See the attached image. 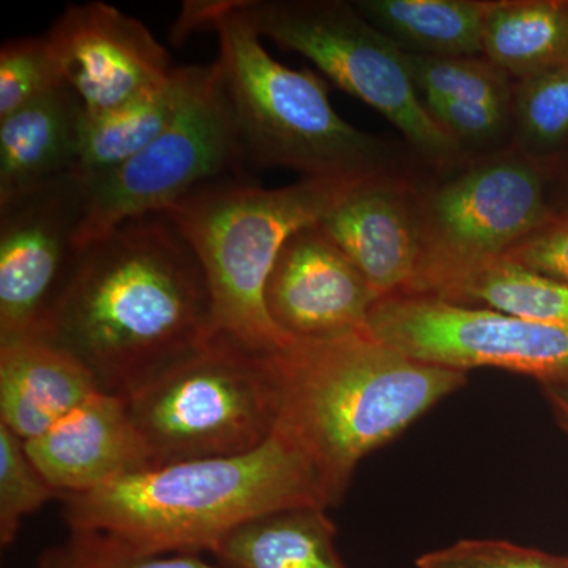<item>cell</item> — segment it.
<instances>
[{
  "label": "cell",
  "instance_id": "cell-1",
  "mask_svg": "<svg viewBox=\"0 0 568 568\" xmlns=\"http://www.w3.org/2000/svg\"><path fill=\"white\" fill-rule=\"evenodd\" d=\"M215 336L203 265L164 215L115 227L78 254L39 338L126 398Z\"/></svg>",
  "mask_w": 568,
  "mask_h": 568
},
{
  "label": "cell",
  "instance_id": "cell-2",
  "mask_svg": "<svg viewBox=\"0 0 568 568\" xmlns=\"http://www.w3.org/2000/svg\"><path fill=\"white\" fill-rule=\"evenodd\" d=\"M276 429L312 459L327 506L345 496L355 467L465 386L458 369L422 364L362 331L291 339L267 353Z\"/></svg>",
  "mask_w": 568,
  "mask_h": 568
},
{
  "label": "cell",
  "instance_id": "cell-3",
  "mask_svg": "<svg viewBox=\"0 0 568 568\" xmlns=\"http://www.w3.org/2000/svg\"><path fill=\"white\" fill-rule=\"evenodd\" d=\"M63 500L70 530L152 555L213 552L227 534L271 511L328 507L312 459L276 428L248 454L151 467Z\"/></svg>",
  "mask_w": 568,
  "mask_h": 568
},
{
  "label": "cell",
  "instance_id": "cell-4",
  "mask_svg": "<svg viewBox=\"0 0 568 568\" xmlns=\"http://www.w3.org/2000/svg\"><path fill=\"white\" fill-rule=\"evenodd\" d=\"M375 179H302L274 190L215 179L168 207L162 215L203 265L215 335L230 336L256 353L286 346L291 338L278 331L264 301L276 257L295 231L320 222Z\"/></svg>",
  "mask_w": 568,
  "mask_h": 568
},
{
  "label": "cell",
  "instance_id": "cell-5",
  "mask_svg": "<svg viewBox=\"0 0 568 568\" xmlns=\"http://www.w3.org/2000/svg\"><path fill=\"white\" fill-rule=\"evenodd\" d=\"M242 3L227 2L213 32L220 81L246 160L304 179L413 175L390 142L355 129L335 111L316 73L290 69L268 54Z\"/></svg>",
  "mask_w": 568,
  "mask_h": 568
},
{
  "label": "cell",
  "instance_id": "cell-6",
  "mask_svg": "<svg viewBox=\"0 0 568 568\" xmlns=\"http://www.w3.org/2000/svg\"><path fill=\"white\" fill-rule=\"evenodd\" d=\"M125 399L153 467L248 454L278 422L267 353L224 335Z\"/></svg>",
  "mask_w": 568,
  "mask_h": 568
},
{
  "label": "cell",
  "instance_id": "cell-7",
  "mask_svg": "<svg viewBox=\"0 0 568 568\" xmlns=\"http://www.w3.org/2000/svg\"><path fill=\"white\" fill-rule=\"evenodd\" d=\"M242 9L263 39L304 55L339 89L383 114L439 175L474 160L426 110L403 51L354 2L256 0Z\"/></svg>",
  "mask_w": 568,
  "mask_h": 568
},
{
  "label": "cell",
  "instance_id": "cell-8",
  "mask_svg": "<svg viewBox=\"0 0 568 568\" xmlns=\"http://www.w3.org/2000/svg\"><path fill=\"white\" fill-rule=\"evenodd\" d=\"M555 164L514 149L470 160L436 181H416L422 261L406 295L493 263L556 216L549 200Z\"/></svg>",
  "mask_w": 568,
  "mask_h": 568
},
{
  "label": "cell",
  "instance_id": "cell-9",
  "mask_svg": "<svg viewBox=\"0 0 568 568\" xmlns=\"http://www.w3.org/2000/svg\"><path fill=\"white\" fill-rule=\"evenodd\" d=\"M213 65L203 89L155 141L110 174L84 183V209L74 235L78 252L130 220L162 215L185 194L245 162L219 67Z\"/></svg>",
  "mask_w": 568,
  "mask_h": 568
},
{
  "label": "cell",
  "instance_id": "cell-10",
  "mask_svg": "<svg viewBox=\"0 0 568 568\" xmlns=\"http://www.w3.org/2000/svg\"><path fill=\"white\" fill-rule=\"evenodd\" d=\"M366 332L422 364L500 368L568 386V324L536 323L432 295L381 298Z\"/></svg>",
  "mask_w": 568,
  "mask_h": 568
},
{
  "label": "cell",
  "instance_id": "cell-11",
  "mask_svg": "<svg viewBox=\"0 0 568 568\" xmlns=\"http://www.w3.org/2000/svg\"><path fill=\"white\" fill-rule=\"evenodd\" d=\"M78 175L0 204V345L39 338L77 264Z\"/></svg>",
  "mask_w": 568,
  "mask_h": 568
},
{
  "label": "cell",
  "instance_id": "cell-12",
  "mask_svg": "<svg viewBox=\"0 0 568 568\" xmlns=\"http://www.w3.org/2000/svg\"><path fill=\"white\" fill-rule=\"evenodd\" d=\"M47 37L65 84L88 114L132 102L174 71L152 32L108 3L67 7Z\"/></svg>",
  "mask_w": 568,
  "mask_h": 568
},
{
  "label": "cell",
  "instance_id": "cell-13",
  "mask_svg": "<svg viewBox=\"0 0 568 568\" xmlns=\"http://www.w3.org/2000/svg\"><path fill=\"white\" fill-rule=\"evenodd\" d=\"M264 301L287 338L320 339L365 328L379 297L320 223H313L283 245Z\"/></svg>",
  "mask_w": 568,
  "mask_h": 568
},
{
  "label": "cell",
  "instance_id": "cell-14",
  "mask_svg": "<svg viewBox=\"0 0 568 568\" xmlns=\"http://www.w3.org/2000/svg\"><path fill=\"white\" fill-rule=\"evenodd\" d=\"M414 175H386L354 190L320 220L377 297L403 294L422 261Z\"/></svg>",
  "mask_w": 568,
  "mask_h": 568
},
{
  "label": "cell",
  "instance_id": "cell-15",
  "mask_svg": "<svg viewBox=\"0 0 568 568\" xmlns=\"http://www.w3.org/2000/svg\"><path fill=\"white\" fill-rule=\"evenodd\" d=\"M26 452L62 496L84 495L151 469L148 447L122 396L97 392L36 439Z\"/></svg>",
  "mask_w": 568,
  "mask_h": 568
},
{
  "label": "cell",
  "instance_id": "cell-16",
  "mask_svg": "<svg viewBox=\"0 0 568 568\" xmlns=\"http://www.w3.org/2000/svg\"><path fill=\"white\" fill-rule=\"evenodd\" d=\"M100 392L73 355L41 338L0 345V424L36 439Z\"/></svg>",
  "mask_w": 568,
  "mask_h": 568
},
{
  "label": "cell",
  "instance_id": "cell-17",
  "mask_svg": "<svg viewBox=\"0 0 568 568\" xmlns=\"http://www.w3.org/2000/svg\"><path fill=\"white\" fill-rule=\"evenodd\" d=\"M82 114L65 85L0 119V204L77 175Z\"/></svg>",
  "mask_w": 568,
  "mask_h": 568
},
{
  "label": "cell",
  "instance_id": "cell-18",
  "mask_svg": "<svg viewBox=\"0 0 568 568\" xmlns=\"http://www.w3.org/2000/svg\"><path fill=\"white\" fill-rule=\"evenodd\" d=\"M213 69V63L179 67L170 80L142 93L132 102L99 114L84 112L78 178L84 183L97 181L148 148L203 89Z\"/></svg>",
  "mask_w": 568,
  "mask_h": 568
},
{
  "label": "cell",
  "instance_id": "cell-19",
  "mask_svg": "<svg viewBox=\"0 0 568 568\" xmlns=\"http://www.w3.org/2000/svg\"><path fill=\"white\" fill-rule=\"evenodd\" d=\"M324 507L282 508L246 521L216 545L224 568H346Z\"/></svg>",
  "mask_w": 568,
  "mask_h": 568
},
{
  "label": "cell",
  "instance_id": "cell-20",
  "mask_svg": "<svg viewBox=\"0 0 568 568\" xmlns=\"http://www.w3.org/2000/svg\"><path fill=\"white\" fill-rule=\"evenodd\" d=\"M357 10L399 50L424 55H484L493 0H357Z\"/></svg>",
  "mask_w": 568,
  "mask_h": 568
},
{
  "label": "cell",
  "instance_id": "cell-21",
  "mask_svg": "<svg viewBox=\"0 0 568 568\" xmlns=\"http://www.w3.org/2000/svg\"><path fill=\"white\" fill-rule=\"evenodd\" d=\"M481 54L515 81L568 63L567 0H493Z\"/></svg>",
  "mask_w": 568,
  "mask_h": 568
},
{
  "label": "cell",
  "instance_id": "cell-22",
  "mask_svg": "<svg viewBox=\"0 0 568 568\" xmlns=\"http://www.w3.org/2000/svg\"><path fill=\"white\" fill-rule=\"evenodd\" d=\"M428 295L519 320L568 324V284L504 260L454 276Z\"/></svg>",
  "mask_w": 568,
  "mask_h": 568
},
{
  "label": "cell",
  "instance_id": "cell-23",
  "mask_svg": "<svg viewBox=\"0 0 568 568\" xmlns=\"http://www.w3.org/2000/svg\"><path fill=\"white\" fill-rule=\"evenodd\" d=\"M510 145L523 155L558 164L568 145V63L515 84Z\"/></svg>",
  "mask_w": 568,
  "mask_h": 568
},
{
  "label": "cell",
  "instance_id": "cell-24",
  "mask_svg": "<svg viewBox=\"0 0 568 568\" xmlns=\"http://www.w3.org/2000/svg\"><path fill=\"white\" fill-rule=\"evenodd\" d=\"M422 100L489 104L510 111L517 81L485 55H424L403 51Z\"/></svg>",
  "mask_w": 568,
  "mask_h": 568
},
{
  "label": "cell",
  "instance_id": "cell-25",
  "mask_svg": "<svg viewBox=\"0 0 568 568\" xmlns=\"http://www.w3.org/2000/svg\"><path fill=\"white\" fill-rule=\"evenodd\" d=\"M47 36L6 41L0 50V119L65 88Z\"/></svg>",
  "mask_w": 568,
  "mask_h": 568
},
{
  "label": "cell",
  "instance_id": "cell-26",
  "mask_svg": "<svg viewBox=\"0 0 568 568\" xmlns=\"http://www.w3.org/2000/svg\"><path fill=\"white\" fill-rule=\"evenodd\" d=\"M62 493L52 488L20 439L0 424V544L9 547L21 528L22 519L39 510Z\"/></svg>",
  "mask_w": 568,
  "mask_h": 568
},
{
  "label": "cell",
  "instance_id": "cell-27",
  "mask_svg": "<svg viewBox=\"0 0 568 568\" xmlns=\"http://www.w3.org/2000/svg\"><path fill=\"white\" fill-rule=\"evenodd\" d=\"M40 568H224L197 555H152L100 532L70 530L59 547L44 552Z\"/></svg>",
  "mask_w": 568,
  "mask_h": 568
},
{
  "label": "cell",
  "instance_id": "cell-28",
  "mask_svg": "<svg viewBox=\"0 0 568 568\" xmlns=\"http://www.w3.org/2000/svg\"><path fill=\"white\" fill-rule=\"evenodd\" d=\"M426 110L437 125L452 138L469 159L476 153L493 155L504 138H510V111L480 103L455 100L425 99Z\"/></svg>",
  "mask_w": 568,
  "mask_h": 568
},
{
  "label": "cell",
  "instance_id": "cell-29",
  "mask_svg": "<svg viewBox=\"0 0 568 568\" xmlns=\"http://www.w3.org/2000/svg\"><path fill=\"white\" fill-rule=\"evenodd\" d=\"M417 568H568V559L504 540H462L420 556Z\"/></svg>",
  "mask_w": 568,
  "mask_h": 568
},
{
  "label": "cell",
  "instance_id": "cell-30",
  "mask_svg": "<svg viewBox=\"0 0 568 568\" xmlns=\"http://www.w3.org/2000/svg\"><path fill=\"white\" fill-rule=\"evenodd\" d=\"M500 260L568 284V209L515 245Z\"/></svg>",
  "mask_w": 568,
  "mask_h": 568
},
{
  "label": "cell",
  "instance_id": "cell-31",
  "mask_svg": "<svg viewBox=\"0 0 568 568\" xmlns=\"http://www.w3.org/2000/svg\"><path fill=\"white\" fill-rule=\"evenodd\" d=\"M227 2H185L181 14L171 29V36L175 47H181L182 41L189 39L194 31H213L216 18L222 13Z\"/></svg>",
  "mask_w": 568,
  "mask_h": 568
},
{
  "label": "cell",
  "instance_id": "cell-32",
  "mask_svg": "<svg viewBox=\"0 0 568 568\" xmlns=\"http://www.w3.org/2000/svg\"><path fill=\"white\" fill-rule=\"evenodd\" d=\"M544 390L559 425L568 433V386H545Z\"/></svg>",
  "mask_w": 568,
  "mask_h": 568
},
{
  "label": "cell",
  "instance_id": "cell-33",
  "mask_svg": "<svg viewBox=\"0 0 568 568\" xmlns=\"http://www.w3.org/2000/svg\"><path fill=\"white\" fill-rule=\"evenodd\" d=\"M566 209H568V207H566ZM562 211H564V209H562ZM559 212H560V211H559Z\"/></svg>",
  "mask_w": 568,
  "mask_h": 568
}]
</instances>
